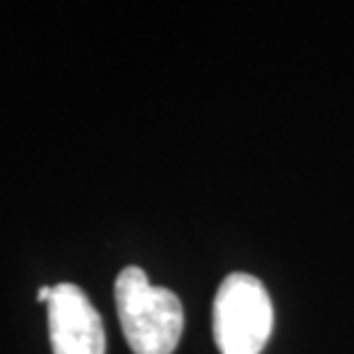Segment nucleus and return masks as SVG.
Masks as SVG:
<instances>
[{"label": "nucleus", "mask_w": 354, "mask_h": 354, "mask_svg": "<svg viewBox=\"0 0 354 354\" xmlns=\"http://www.w3.org/2000/svg\"><path fill=\"white\" fill-rule=\"evenodd\" d=\"M118 315L133 354H173L184 331L180 297L152 286L140 267H124L115 281Z\"/></svg>", "instance_id": "1"}, {"label": "nucleus", "mask_w": 354, "mask_h": 354, "mask_svg": "<svg viewBox=\"0 0 354 354\" xmlns=\"http://www.w3.org/2000/svg\"><path fill=\"white\" fill-rule=\"evenodd\" d=\"M214 341L221 354H260L272 336L274 308L256 276L230 274L214 299Z\"/></svg>", "instance_id": "2"}, {"label": "nucleus", "mask_w": 354, "mask_h": 354, "mask_svg": "<svg viewBox=\"0 0 354 354\" xmlns=\"http://www.w3.org/2000/svg\"><path fill=\"white\" fill-rule=\"evenodd\" d=\"M48 304V334L53 354H104L106 334L97 308L74 283L53 286Z\"/></svg>", "instance_id": "3"}, {"label": "nucleus", "mask_w": 354, "mask_h": 354, "mask_svg": "<svg viewBox=\"0 0 354 354\" xmlns=\"http://www.w3.org/2000/svg\"><path fill=\"white\" fill-rule=\"evenodd\" d=\"M51 295H53V286H44V288H39V292H37V297L41 301H48L51 299Z\"/></svg>", "instance_id": "4"}]
</instances>
